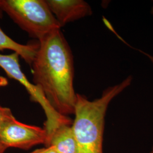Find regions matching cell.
<instances>
[{"mask_svg": "<svg viewBox=\"0 0 153 153\" xmlns=\"http://www.w3.org/2000/svg\"><path fill=\"white\" fill-rule=\"evenodd\" d=\"M0 142L7 149H28L47 142V133L44 128L27 125L15 117L8 121L0 129Z\"/></svg>", "mask_w": 153, "mask_h": 153, "instance_id": "cell-5", "label": "cell"}, {"mask_svg": "<svg viewBox=\"0 0 153 153\" xmlns=\"http://www.w3.org/2000/svg\"><path fill=\"white\" fill-rule=\"evenodd\" d=\"M30 153H58L52 146H48L46 148L35 150Z\"/></svg>", "mask_w": 153, "mask_h": 153, "instance_id": "cell-10", "label": "cell"}, {"mask_svg": "<svg viewBox=\"0 0 153 153\" xmlns=\"http://www.w3.org/2000/svg\"><path fill=\"white\" fill-rule=\"evenodd\" d=\"M7 149L6 148L1 142H0V153H5Z\"/></svg>", "mask_w": 153, "mask_h": 153, "instance_id": "cell-13", "label": "cell"}, {"mask_svg": "<svg viewBox=\"0 0 153 153\" xmlns=\"http://www.w3.org/2000/svg\"><path fill=\"white\" fill-rule=\"evenodd\" d=\"M151 13H152V14H153V6L152 7V10H151Z\"/></svg>", "mask_w": 153, "mask_h": 153, "instance_id": "cell-15", "label": "cell"}, {"mask_svg": "<svg viewBox=\"0 0 153 153\" xmlns=\"http://www.w3.org/2000/svg\"><path fill=\"white\" fill-rule=\"evenodd\" d=\"M73 57L69 44L58 30L39 41L31 66L33 84L53 108L65 116L74 114L76 102Z\"/></svg>", "mask_w": 153, "mask_h": 153, "instance_id": "cell-1", "label": "cell"}, {"mask_svg": "<svg viewBox=\"0 0 153 153\" xmlns=\"http://www.w3.org/2000/svg\"><path fill=\"white\" fill-rule=\"evenodd\" d=\"M61 27L93 13L91 6L83 0H45Z\"/></svg>", "mask_w": 153, "mask_h": 153, "instance_id": "cell-6", "label": "cell"}, {"mask_svg": "<svg viewBox=\"0 0 153 153\" xmlns=\"http://www.w3.org/2000/svg\"><path fill=\"white\" fill-rule=\"evenodd\" d=\"M133 81L129 76L119 84L105 88L101 97L94 100L76 94L71 129L78 153H103L105 116L111 101L128 88Z\"/></svg>", "mask_w": 153, "mask_h": 153, "instance_id": "cell-2", "label": "cell"}, {"mask_svg": "<svg viewBox=\"0 0 153 153\" xmlns=\"http://www.w3.org/2000/svg\"><path fill=\"white\" fill-rule=\"evenodd\" d=\"M150 153H153V149H152V151L150 152Z\"/></svg>", "mask_w": 153, "mask_h": 153, "instance_id": "cell-16", "label": "cell"}, {"mask_svg": "<svg viewBox=\"0 0 153 153\" xmlns=\"http://www.w3.org/2000/svg\"><path fill=\"white\" fill-rule=\"evenodd\" d=\"M2 15H3V11L1 10V9L0 8V18H1L2 17Z\"/></svg>", "mask_w": 153, "mask_h": 153, "instance_id": "cell-14", "label": "cell"}, {"mask_svg": "<svg viewBox=\"0 0 153 153\" xmlns=\"http://www.w3.org/2000/svg\"><path fill=\"white\" fill-rule=\"evenodd\" d=\"M8 85V81L4 76H0V88L5 87Z\"/></svg>", "mask_w": 153, "mask_h": 153, "instance_id": "cell-11", "label": "cell"}, {"mask_svg": "<svg viewBox=\"0 0 153 153\" xmlns=\"http://www.w3.org/2000/svg\"><path fill=\"white\" fill-rule=\"evenodd\" d=\"M139 51H140L141 52H142L143 55H146V56L148 57V58L149 59V60H150V61L153 63V56H152V55H150V54H148V53H146V52H143V51H141V50H139Z\"/></svg>", "mask_w": 153, "mask_h": 153, "instance_id": "cell-12", "label": "cell"}, {"mask_svg": "<svg viewBox=\"0 0 153 153\" xmlns=\"http://www.w3.org/2000/svg\"><path fill=\"white\" fill-rule=\"evenodd\" d=\"M45 145L52 146L58 153H78L71 124H63L57 128L48 138Z\"/></svg>", "mask_w": 153, "mask_h": 153, "instance_id": "cell-7", "label": "cell"}, {"mask_svg": "<svg viewBox=\"0 0 153 153\" xmlns=\"http://www.w3.org/2000/svg\"><path fill=\"white\" fill-rule=\"evenodd\" d=\"M38 46L39 43L26 45L19 44L7 36L0 27V51L5 49L13 51L31 66L38 49Z\"/></svg>", "mask_w": 153, "mask_h": 153, "instance_id": "cell-8", "label": "cell"}, {"mask_svg": "<svg viewBox=\"0 0 153 153\" xmlns=\"http://www.w3.org/2000/svg\"><path fill=\"white\" fill-rule=\"evenodd\" d=\"M0 8L39 41L61 27L45 0H0Z\"/></svg>", "mask_w": 153, "mask_h": 153, "instance_id": "cell-3", "label": "cell"}, {"mask_svg": "<svg viewBox=\"0 0 153 153\" xmlns=\"http://www.w3.org/2000/svg\"><path fill=\"white\" fill-rule=\"evenodd\" d=\"M19 57V55L15 52L10 55L0 54V67L9 78L14 79L26 88L31 99L34 102L40 104L44 110L47 117L44 129L47 133L48 140L57 128L63 124H71V121L66 116L57 112L49 103L40 88L28 80L21 70Z\"/></svg>", "mask_w": 153, "mask_h": 153, "instance_id": "cell-4", "label": "cell"}, {"mask_svg": "<svg viewBox=\"0 0 153 153\" xmlns=\"http://www.w3.org/2000/svg\"><path fill=\"white\" fill-rule=\"evenodd\" d=\"M15 117L11 112V109L7 107L0 105V129L8 121Z\"/></svg>", "mask_w": 153, "mask_h": 153, "instance_id": "cell-9", "label": "cell"}]
</instances>
